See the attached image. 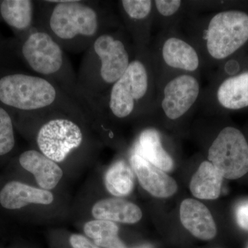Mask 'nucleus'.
Wrapping results in <instances>:
<instances>
[{"label":"nucleus","instance_id":"7ed1b4c3","mask_svg":"<svg viewBox=\"0 0 248 248\" xmlns=\"http://www.w3.org/2000/svg\"><path fill=\"white\" fill-rule=\"evenodd\" d=\"M158 75L151 48L136 53L123 76L97 103L104 122L128 120L153 111Z\"/></svg>","mask_w":248,"mask_h":248},{"label":"nucleus","instance_id":"412c9836","mask_svg":"<svg viewBox=\"0 0 248 248\" xmlns=\"http://www.w3.org/2000/svg\"><path fill=\"white\" fill-rule=\"evenodd\" d=\"M104 184L108 192L115 197L130 195L135 186V173L131 166L124 160L116 161L106 172Z\"/></svg>","mask_w":248,"mask_h":248},{"label":"nucleus","instance_id":"4be33fe9","mask_svg":"<svg viewBox=\"0 0 248 248\" xmlns=\"http://www.w3.org/2000/svg\"><path fill=\"white\" fill-rule=\"evenodd\" d=\"M84 232L99 248H128L119 237V227L115 222L92 220L85 223Z\"/></svg>","mask_w":248,"mask_h":248},{"label":"nucleus","instance_id":"4468645a","mask_svg":"<svg viewBox=\"0 0 248 248\" xmlns=\"http://www.w3.org/2000/svg\"><path fill=\"white\" fill-rule=\"evenodd\" d=\"M54 200V195L50 190L17 181L7 183L0 190V205L6 210H19L30 204L48 205Z\"/></svg>","mask_w":248,"mask_h":248},{"label":"nucleus","instance_id":"a211bd4d","mask_svg":"<svg viewBox=\"0 0 248 248\" xmlns=\"http://www.w3.org/2000/svg\"><path fill=\"white\" fill-rule=\"evenodd\" d=\"M134 153L164 172H170L174 168L172 156L165 149L161 134L156 129H145L140 133Z\"/></svg>","mask_w":248,"mask_h":248},{"label":"nucleus","instance_id":"5701e85b","mask_svg":"<svg viewBox=\"0 0 248 248\" xmlns=\"http://www.w3.org/2000/svg\"><path fill=\"white\" fill-rule=\"evenodd\" d=\"M186 11V4L180 0H155L154 26L161 27L162 32H177Z\"/></svg>","mask_w":248,"mask_h":248},{"label":"nucleus","instance_id":"ddd939ff","mask_svg":"<svg viewBox=\"0 0 248 248\" xmlns=\"http://www.w3.org/2000/svg\"><path fill=\"white\" fill-rule=\"evenodd\" d=\"M130 161L140 185L152 196L169 198L177 192V182L164 170L135 153L130 156Z\"/></svg>","mask_w":248,"mask_h":248},{"label":"nucleus","instance_id":"9d476101","mask_svg":"<svg viewBox=\"0 0 248 248\" xmlns=\"http://www.w3.org/2000/svg\"><path fill=\"white\" fill-rule=\"evenodd\" d=\"M208 159L227 179H237L248 172V141L239 129L227 125L209 147Z\"/></svg>","mask_w":248,"mask_h":248},{"label":"nucleus","instance_id":"20e7f679","mask_svg":"<svg viewBox=\"0 0 248 248\" xmlns=\"http://www.w3.org/2000/svg\"><path fill=\"white\" fill-rule=\"evenodd\" d=\"M0 102L25 114L60 112L97 128L93 115L52 81L34 74L11 73L0 78Z\"/></svg>","mask_w":248,"mask_h":248},{"label":"nucleus","instance_id":"393cba45","mask_svg":"<svg viewBox=\"0 0 248 248\" xmlns=\"http://www.w3.org/2000/svg\"><path fill=\"white\" fill-rule=\"evenodd\" d=\"M235 216L238 226L248 231V200L238 204L235 210Z\"/></svg>","mask_w":248,"mask_h":248},{"label":"nucleus","instance_id":"dca6fc26","mask_svg":"<svg viewBox=\"0 0 248 248\" xmlns=\"http://www.w3.org/2000/svg\"><path fill=\"white\" fill-rule=\"evenodd\" d=\"M19 162L23 169L33 174L36 182L44 190H53L63 177L61 167L37 150L24 151L19 156Z\"/></svg>","mask_w":248,"mask_h":248},{"label":"nucleus","instance_id":"423d86ee","mask_svg":"<svg viewBox=\"0 0 248 248\" xmlns=\"http://www.w3.org/2000/svg\"><path fill=\"white\" fill-rule=\"evenodd\" d=\"M20 53L34 74L60 86L89 111L99 127L103 128L102 117L78 86L77 73L66 52L50 35L35 28L23 39Z\"/></svg>","mask_w":248,"mask_h":248},{"label":"nucleus","instance_id":"f8f14e48","mask_svg":"<svg viewBox=\"0 0 248 248\" xmlns=\"http://www.w3.org/2000/svg\"><path fill=\"white\" fill-rule=\"evenodd\" d=\"M115 9L136 53L149 48L154 27V1L120 0L115 2Z\"/></svg>","mask_w":248,"mask_h":248},{"label":"nucleus","instance_id":"1a4fd4ad","mask_svg":"<svg viewBox=\"0 0 248 248\" xmlns=\"http://www.w3.org/2000/svg\"><path fill=\"white\" fill-rule=\"evenodd\" d=\"M158 68V74L188 73L197 76L203 66L198 50L187 37L178 31L162 32L155 46H150Z\"/></svg>","mask_w":248,"mask_h":248},{"label":"nucleus","instance_id":"b1692460","mask_svg":"<svg viewBox=\"0 0 248 248\" xmlns=\"http://www.w3.org/2000/svg\"><path fill=\"white\" fill-rule=\"evenodd\" d=\"M16 145L12 118L6 109L0 107V156L9 154Z\"/></svg>","mask_w":248,"mask_h":248},{"label":"nucleus","instance_id":"bb28decb","mask_svg":"<svg viewBox=\"0 0 248 248\" xmlns=\"http://www.w3.org/2000/svg\"><path fill=\"white\" fill-rule=\"evenodd\" d=\"M131 248H155V246L153 244H144L140 245V246H135V247Z\"/></svg>","mask_w":248,"mask_h":248},{"label":"nucleus","instance_id":"f03ea898","mask_svg":"<svg viewBox=\"0 0 248 248\" xmlns=\"http://www.w3.org/2000/svg\"><path fill=\"white\" fill-rule=\"evenodd\" d=\"M135 55L124 26L99 36L84 52L77 73L78 84L99 115V99L123 76Z\"/></svg>","mask_w":248,"mask_h":248},{"label":"nucleus","instance_id":"a878e982","mask_svg":"<svg viewBox=\"0 0 248 248\" xmlns=\"http://www.w3.org/2000/svg\"><path fill=\"white\" fill-rule=\"evenodd\" d=\"M69 242L73 248H101L86 236L79 234H72L70 236Z\"/></svg>","mask_w":248,"mask_h":248},{"label":"nucleus","instance_id":"0eeeda50","mask_svg":"<svg viewBox=\"0 0 248 248\" xmlns=\"http://www.w3.org/2000/svg\"><path fill=\"white\" fill-rule=\"evenodd\" d=\"M36 125L37 151L53 161L62 163L75 152L84 149L87 124L60 112L27 114Z\"/></svg>","mask_w":248,"mask_h":248},{"label":"nucleus","instance_id":"2eb2a0df","mask_svg":"<svg viewBox=\"0 0 248 248\" xmlns=\"http://www.w3.org/2000/svg\"><path fill=\"white\" fill-rule=\"evenodd\" d=\"M180 219L183 226L195 237L213 239L217 234V226L208 208L193 199H186L181 203Z\"/></svg>","mask_w":248,"mask_h":248},{"label":"nucleus","instance_id":"9b49d317","mask_svg":"<svg viewBox=\"0 0 248 248\" xmlns=\"http://www.w3.org/2000/svg\"><path fill=\"white\" fill-rule=\"evenodd\" d=\"M217 75L211 88L212 106L226 111L248 108V53L240 55L234 72L228 74L218 73Z\"/></svg>","mask_w":248,"mask_h":248},{"label":"nucleus","instance_id":"39448f33","mask_svg":"<svg viewBox=\"0 0 248 248\" xmlns=\"http://www.w3.org/2000/svg\"><path fill=\"white\" fill-rule=\"evenodd\" d=\"M193 19V18H192ZM191 22L187 38L198 50L204 63L221 65L248 53V12L223 9Z\"/></svg>","mask_w":248,"mask_h":248},{"label":"nucleus","instance_id":"f3484780","mask_svg":"<svg viewBox=\"0 0 248 248\" xmlns=\"http://www.w3.org/2000/svg\"><path fill=\"white\" fill-rule=\"evenodd\" d=\"M92 215L95 219L134 224L141 219V208L133 202L121 198H107L93 205Z\"/></svg>","mask_w":248,"mask_h":248},{"label":"nucleus","instance_id":"6ab92c4d","mask_svg":"<svg viewBox=\"0 0 248 248\" xmlns=\"http://www.w3.org/2000/svg\"><path fill=\"white\" fill-rule=\"evenodd\" d=\"M35 11L36 1L32 0H4L0 2L1 18L9 27L22 32L23 39L35 29Z\"/></svg>","mask_w":248,"mask_h":248},{"label":"nucleus","instance_id":"f257e3e1","mask_svg":"<svg viewBox=\"0 0 248 248\" xmlns=\"http://www.w3.org/2000/svg\"><path fill=\"white\" fill-rule=\"evenodd\" d=\"M115 2L98 0H37L35 28L66 53H84L104 32L122 27Z\"/></svg>","mask_w":248,"mask_h":248},{"label":"nucleus","instance_id":"6e6552de","mask_svg":"<svg viewBox=\"0 0 248 248\" xmlns=\"http://www.w3.org/2000/svg\"><path fill=\"white\" fill-rule=\"evenodd\" d=\"M202 90L198 77L188 73L158 75L157 91L153 111L170 121L181 120L199 105Z\"/></svg>","mask_w":248,"mask_h":248},{"label":"nucleus","instance_id":"aec40b11","mask_svg":"<svg viewBox=\"0 0 248 248\" xmlns=\"http://www.w3.org/2000/svg\"><path fill=\"white\" fill-rule=\"evenodd\" d=\"M223 179L211 162L204 161L191 179V193L200 200H217L221 195Z\"/></svg>","mask_w":248,"mask_h":248}]
</instances>
